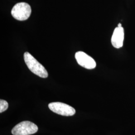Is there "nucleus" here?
<instances>
[{
    "mask_svg": "<svg viewBox=\"0 0 135 135\" xmlns=\"http://www.w3.org/2000/svg\"><path fill=\"white\" fill-rule=\"evenodd\" d=\"M24 58L26 65L34 74L43 78L48 77V73L46 69L31 54L25 52L24 54Z\"/></svg>",
    "mask_w": 135,
    "mask_h": 135,
    "instance_id": "1",
    "label": "nucleus"
},
{
    "mask_svg": "<svg viewBox=\"0 0 135 135\" xmlns=\"http://www.w3.org/2000/svg\"><path fill=\"white\" fill-rule=\"evenodd\" d=\"M31 6L27 3L21 2L13 7L11 14L15 19L19 21H25L28 19L31 14Z\"/></svg>",
    "mask_w": 135,
    "mask_h": 135,
    "instance_id": "2",
    "label": "nucleus"
},
{
    "mask_svg": "<svg viewBox=\"0 0 135 135\" xmlns=\"http://www.w3.org/2000/svg\"><path fill=\"white\" fill-rule=\"evenodd\" d=\"M38 130V126L30 121H23L15 126L12 130L13 135L34 134Z\"/></svg>",
    "mask_w": 135,
    "mask_h": 135,
    "instance_id": "3",
    "label": "nucleus"
},
{
    "mask_svg": "<svg viewBox=\"0 0 135 135\" xmlns=\"http://www.w3.org/2000/svg\"><path fill=\"white\" fill-rule=\"evenodd\" d=\"M49 108L54 113L62 116H73L76 113L74 108L61 102L51 103L49 104Z\"/></svg>",
    "mask_w": 135,
    "mask_h": 135,
    "instance_id": "4",
    "label": "nucleus"
},
{
    "mask_svg": "<svg viewBox=\"0 0 135 135\" xmlns=\"http://www.w3.org/2000/svg\"><path fill=\"white\" fill-rule=\"evenodd\" d=\"M75 58L79 65L87 69L91 70L96 67V63L93 58L87 54L79 51L75 54Z\"/></svg>",
    "mask_w": 135,
    "mask_h": 135,
    "instance_id": "5",
    "label": "nucleus"
},
{
    "mask_svg": "<svg viewBox=\"0 0 135 135\" xmlns=\"http://www.w3.org/2000/svg\"><path fill=\"white\" fill-rule=\"evenodd\" d=\"M124 35V29L123 27H117L115 29L111 38V43L114 48L119 49L123 47Z\"/></svg>",
    "mask_w": 135,
    "mask_h": 135,
    "instance_id": "6",
    "label": "nucleus"
},
{
    "mask_svg": "<svg viewBox=\"0 0 135 135\" xmlns=\"http://www.w3.org/2000/svg\"><path fill=\"white\" fill-rule=\"evenodd\" d=\"M8 106L7 102L1 99L0 100V113H2L7 110Z\"/></svg>",
    "mask_w": 135,
    "mask_h": 135,
    "instance_id": "7",
    "label": "nucleus"
},
{
    "mask_svg": "<svg viewBox=\"0 0 135 135\" xmlns=\"http://www.w3.org/2000/svg\"><path fill=\"white\" fill-rule=\"evenodd\" d=\"M118 27H122V24H121V23H119V24L118 25Z\"/></svg>",
    "mask_w": 135,
    "mask_h": 135,
    "instance_id": "8",
    "label": "nucleus"
}]
</instances>
